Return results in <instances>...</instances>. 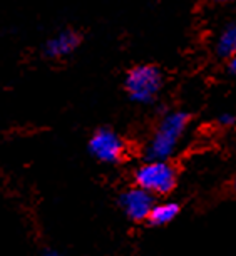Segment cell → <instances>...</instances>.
I'll return each instance as SVG.
<instances>
[{"label":"cell","mask_w":236,"mask_h":256,"mask_svg":"<svg viewBox=\"0 0 236 256\" xmlns=\"http://www.w3.org/2000/svg\"><path fill=\"white\" fill-rule=\"evenodd\" d=\"M234 122H236V118H234L233 114H230V112L221 114L220 118H218V124L224 126V128H230V126H233Z\"/></svg>","instance_id":"9c48e42d"},{"label":"cell","mask_w":236,"mask_h":256,"mask_svg":"<svg viewBox=\"0 0 236 256\" xmlns=\"http://www.w3.org/2000/svg\"><path fill=\"white\" fill-rule=\"evenodd\" d=\"M80 44L79 34L74 30H64L49 38L46 44V54L49 57H66L72 54Z\"/></svg>","instance_id":"8992f818"},{"label":"cell","mask_w":236,"mask_h":256,"mask_svg":"<svg viewBox=\"0 0 236 256\" xmlns=\"http://www.w3.org/2000/svg\"><path fill=\"white\" fill-rule=\"evenodd\" d=\"M121 208L126 212V216L132 221H144L148 220L149 212L154 206V198L149 191L142 190L136 184L121 196Z\"/></svg>","instance_id":"5b68a950"},{"label":"cell","mask_w":236,"mask_h":256,"mask_svg":"<svg viewBox=\"0 0 236 256\" xmlns=\"http://www.w3.org/2000/svg\"><path fill=\"white\" fill-rule=\"evenodd\" d=\"M210 2H213V4H231V2H234V0H210Z\"/></svg>","instance_id":"7c38bea8"},{"label":"cell","mask_w":236,"mask_h":256,"mask_svg":"<svg viewBox=\"0 0 236 256\" xmlns=\"http://www.w3.org/2000/svg\"><path fill=\"white\" fill-rule=\"evenodd\" d=\"M216 54L223 59H230L236 54V22L230 24L223 28L216 40Z\"/></svg>","instance_id":"ba28073f"},{"label":"cell","mask_w":236,"mask_h":256,"mask_svg":"<svg viewBox=\"0 0 236 256\" xmlns=\"http://www.w3.org/2000/svg\"><path fill=\"white\" fill-rule=\"evenodd\" d=\"M180 214V204L172 201L154 202L151 212L148 216V221L154 226H166L172 223Z\"/></svg>","instance_id":"52a82bcc"},{"label":"cell","mask_w":236,"mask_h":256,"mask_svg":"<svg viewBox=\"0 0 236 256\" xmlns=\"http://www.w3.org/2000/svg\"><path fill=\"white\" fill-rule=\"evenodd\" d=\"M190 126V114L182 110L168 112L160 120L152 138L149 139L146 148L148 159H168L178 149L182 134Z\"/></svg>","instance_id":"6da1fadb"},{"label":"cell","mask_w":236,"mask_h":256,"mask_svg":"<svg viewBox=\"0 0 236 256\" xmlns=\"http://www.w3.org/2000/svg\"><path fill=\"white\" fill-rule=\"evenodd\" d=\"M89 151L98 161L114 164L124 156V141L110 129H99L89 139Z\"/></svg>","instance_id":"277c9868"},{"label":"cell","mask_w":236,"mask_h":256,"mask_svg":"<svg viewBox=\"0 0 236 256\" xmlns=\"http://www.w3.org/2000/svg\"><path fill=\"white\" fill-rule=\"evenodd\" d=\"M228 69H230V72H231V74H233V76H236V54L230 57V62H228Z\"/></svg>","instance_id":"30bf717a"},{"label":"cell","mask_w":236,"mask_h":256,"mask_svg":"<svg viewBox=\"0 0 236 256\" xmlns=\"http://www.w3.org/2000/svg\"><path fill=\"white\" fill-rule=\"evenodd\" d=\"M136 184L151 194L164 196L176 186V169L168 159H148L134 174Z\"/></svg>","instance_id":"3957f363"},{"label":"cell","mask_w":236,"mask_h":256,"mask_svg":"<svg viewBox=\"0 0 236 256\" xmlns=\"http://www.w3.org/2000/svg\"><path fill=\"white\" fill-rule=\"evenodd\" d=\"M42 256H60V254L57 253V251H54V250H47Z\"/></svg>","instance_id":"8fae6325"},{"label":"cell","mask_w":236,"mask_h":256,"mask_svg":"<svg viewBox=\"0 0 236 256\" xmlns=\"http://www.w3.org/2000/svg\"><path fill=\"white\" fill-rule=\"evenodd\" d=\"M162 84H164L162 72L156 66L149 64L132 67L124 80V88H126L129 98L139 104L152 102L161 92Z\"/></svg>","instance_id":"7a4b0ae2"},{"label":"cell","mask_w":236,"mask_h":256,"mask_svg":"<svg viewBox=\"0 0 236 256\" xmlns=\"http://www.w3.org/2000/svg\"><path fill=\"white\" fill-rule=\"evenodd\" d=\"M231 188H233V192H234V194H236V178H234V180H233V184H231Z\"/></svg>","instance_id":"4fadbf2b"}]
</instances>
